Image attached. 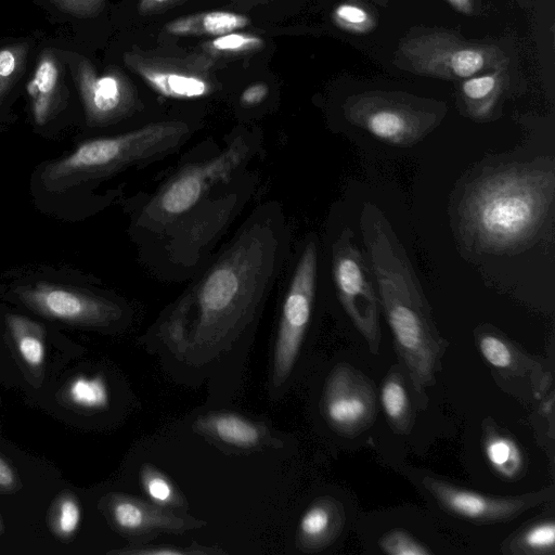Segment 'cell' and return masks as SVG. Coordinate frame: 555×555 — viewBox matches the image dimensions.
Instances as JSON below:
<instances>
[{
  "label": "cell",
  "mask_w": 555,
  "mask_h": 555,
  "mask_svg": "<svg viewBox=\"0 0 555 555\" xmlns=\"http://www.w3.org/2000/svg\"><path fill=\"white\" fill-rule=\"evenodd\" d=\"M248 16L231 11H208L168 22L165 30L180 37H218L248 26Z\"/></svg>",
  "instance_id": "44dd1931"
},
{
  "label": "cell",
  "mask_w": 555,
  "mask_h": 555,
  "mask_svg": "<svg viewBox=\"0 0 555 555\" xmlns=\"http://www.w3.org/2000/svg\"><path fill=\"white\" fill-rule=\"evenodd\" d=\"M456 11L472 15L474 11L473 0H447Z\"/></svg>",
  "instance_id": "74e56055"
},
{
  "label": "cell",
  "mask_w": 555,
  "mask_h": 555,
  "mask_svg": "<svg viewBox=\"0 0 555 555\" xmlns=\"http://www.w3.org/2000/svg\"><path fill=\"white\" fill-rule=\"evenodd\" d=\"M422 488L446 512L475 524L512 520L528 509L553 500L552 487L520 495L496 496L473 491L425 474Z\"/></svg>",
  "instance_id": "8fae6325"
},
{
  "label": "cell",
  "mask_w": 555,
  "mask_h": 555,
  "mask_svg": "<svg viewBox=\"0 0 555 555\" xmlns=\"http://www.w3.org/2000/svg\"><path fill=\"white\" fill-rule=\"evenodd\" d=\"M16 293L33 310L70 323L106 325L121 314L111 300L47 283L18 287Z\"/></svg>",
  "instance_id": "9a60e30c"
},
{
  "label": "cell",
  "mask_w": 555,
  "mask_h": 555,
  "mask_svg": "<svg viewBox=\"0 0 555 555\" xmlns=\"http://www.w3.org/2000/svg\"><path fill=\"white\" fill-rule=\"evenodd\" d=\"M264 46V40L255 34L232 31L204 42V53L211 57L236 56L253 53Z\"/></svg>",
  "instance_id": "484cf974"
},
{
  "label": "cell",
  "mask_w": 555,
  "mask_h": 555,
  "mask_svg": "<svg viewBox=\"0 0 555 555\" xmlns=\"http://www.w3.org/2000/svg\"><path fill=\"white\" fill-rule=\"evenodd\" d=\"M553 199V169L509 166L469 188L461 205V227L482 251L519 250L544 227Z\"/></svg>",
  "instance_id": "3957f363"
},
{
  "label": "cell",
  "mask_w": 555,
  "mask_h": 555,
  "mask_svg": "<svg viewBox=\"0 0 555 555\" xmlns=\"http://www.w3.org/2000/svg\"><path fill=\"white\" fill-rule=\"evenodd\" d=\"M14 483V473L10 465L0 456V487L9 488Z\"/></svg>",
  "instance_id": "d590c367"
},
{
  "label": "cell",
  "mask_w": 555,
  "mask_h": 555,
  "mask_svg": "<svg viewBox=\"0 0 555 555\" xmlns=\"http://www.w3.org/2000/svg\"><path fill=\"white\" fill-rule=\"evenodd\" d=\"M318 246L305 245L283 299L273 356V383L281 385L293 370L308 328L317 289Z\"/></svg>",
  "instance_id": "9c48e42d"
},
{
  "label": "cell",
  "mask_w": 555,
  "mask_h": 555,
  "mask_svg": "<svg viewBox=\"0 0 555 555\" xmlns=\"http://www.w3.org/2000/svg\"><path fill=\"white\" fill-rule=\"evenodd\" d=\"M379 401L393 431L409 434L414 424V415L400 364L393 365L385 376L379 389Z\"/></svg>",
  "instance_id": "7402d4cb"
},
{
  "label": "cell",
  "mask_w": 555,
  "mask_h": 555,
  "mask_svg": "<svg viewBox=\"0 0 555 555\" xmlns=\"http://www.w3.org/2000/svg\"><path fill=\"white\" fill-rule=\"evenodd\" d=\"M130 553H133V554H159V555H166V554H169V555H172V554H188L190 553L189 551H185V550H180V548H176V547H156V548H143V550H134V551H131Z\"/></svg>",
  "instance_id": "8d00e7d4"
},
{
  "label": "cell",
  "mask_w": 555,
  "mask_h": 555,
  "mask_svg": "<svg viewBox=\"0 0 555 555\" xmlns=\"http://www.w3.org/2000/svg\"><path fill=\"white\" fill-rule=\"evenodd\" d=\"M287 231L278 205L245 220L231 243L169 310L162 330L182 348L216 346L258 313L282 268Z\"/></svg>",
  "instance_id": "6da1fadb"
},
{
  "label": "cell",
  "mask_w": 555,
  "mask_h": 555,
  "mask_svg": "<svg viewBox=\"0 0 555 555\" xmlns=\"http://www.w3.org/2000/svg\"><path fill=\"white\" fill-rule=\"evenodd\" d=\"M353 237L351 229L346 228L333 244V280L345 312L371 353L377 354L382 339L378 295L367 258Z\"/></svg>",
  "instance_id": "ba28073f"
},
{
  "label": "cell",
  "mask_w": 555,
  "mask_h": 555,
  "mask_svg": "<svg viewBox=\"0 0 555 555\" xmlns=\"http://www.w3.org/2000/svg\"><path fill=\"white\" fill-rule=\"evenodd\" d=\"M507 79L506 66L464 79L461 85V94L469 117L476 120L492 117L506 88Z\"/></svg>",
  "instance_id": "ffe728a7"
},
{
  "label": "cell",
  "mask_w": 555,
  "mask_h": 555,
  "mask_svg": "<svg viewBox=\"0 0 555 555\" xmlns=\"http://www.w3.org/2000/svg\"><path fill=\"white\" fill-rule=\"evenodd\" d=\"M255 146V139L237 135L219 154L177 171L145 203L139 227L160 232L191 214L212 189L233 178L251 157Z\"/></svg>",
  "instance_id": "5b68a950"
},
{
  "label": "cell",
  "mask_w": 555,
  "mask_h": 555,
  "mask_svg": "<svg viewBox=\"0 0 555 555\" xmlns=\"http://www.w3.org/2000/svg\"><path fill=\"white\" fill-rule=\"evenodd\" d=\"M199 426L219 440L241 448L255 447L262 438L256 424L233 413L210 414L201 420Z\"/></svg>",
  "instance_id": "cb8c5ba5"
},
{
  "label": "cell",
  "mask_w": 555,
  "mask_h": 555,
  "mask_svg": "<svg viewBox=\"0 0 555 555\" xmlns=\"http://www.w3.org/2000/svg\"><path fill=\"white\" fill-rule=\"evenodd\" d=\"M29 53L27 42L0 48V103L21 77Z\"/></svg>",
  "instance_id": "83f0119b"
},
{
  "label": "cell",
  "mask_w": 555,
  "mask_h": 555,
  "mask_svg": "<svg viewBox=\"0 0 555 555\" xmlns=\"http://www.w3.org/2000/svg\"><path fill=\"white\" fill-rule=\"evenodd\" d=\"M61 10L75 16L96 15L104 7L105 0H51Z\"/></svg>",
  "instance_id": "d6a6232c"
},
{
  "label": "cell",
  "mask_w": 555,
  "mask_h": 555,
  "mask_svg": "<svg viewBox=\"0 0 555 555\" xmlns=\"http://www.w3.org/2000/svg\"><path fill=\"white\" fill-rule=\"evenodd\" d=\"M360 229L379 307L391 330L395 347L417 406L428 403L448 343L434 322L429 306L401 243L383 211L363 206Z\"/></svg>",
  "instance_id": "7a4b0ae2"
},
{
  "label": "cell",
  "mask_w": 555,
  "mask_h": 555,
  "mask_svg": "<svg viewBox=\"0 0 555 555\" xmlns=\"http://www.w3.org/2000/svg\"><path fill=\"white\" fill-rule=\"evenodd\" d=\"M214 57L206 53L164 55L128 51L124 62L158 94L177 100H194L215 91Z\"/></svg>",
  "instance_id": "30bf717a"
},
{
  "label": "cell",
  "mask_w": 555,
  "mask_h": 555,
  "mask_svg": "<svg viewBox=\"0 0 555 555\" xmlns=\"http://www.w3.org/2000/svg\"><path fill=\"white\" fill-rule=\"evenodd\" d=\"M335 25L352 34H367L376 27V17L362 3L348 0L339 3L333 11Z\"/></svg>",
  "instance_id": "f1b7e54d"
},
{
  "label": "cell",
  "mask_w": 555,
  "mask_h": 555,
  "mask_svg": "<svg viewBox=\"0 0 555 555\" xmlns=\"http://www.w3.org/2000/svg\"><path fill=\"white\" fill-rule=\"evenodd\" d=\"M322 412L338 434L353 437L371 427L377 414L372 380L348 363L336 365L326 378Z\"/></svg>",
  "instance_id": "7c38bea8"
},
{
  "label": "cell",
  "mask_w": 555,
  "mask_h": 555,
  "mask_svg": "<svg viewBox=\"0 0 555 555\" xmlns=\"http://www.w3.org/2000/svg\"><path fill=\"white\" fill-rule=\"evenodd\" d=\"M344 114L350 124L382 142L410 146L440 124L444 107L410 94L370 91L350 96Z\"/></svg>",
  "instance_id": "8992f818"
},
{
  "label": "cell",
  "mask_w": 555,
  "mask_h": 555,
  "mask_svg": "<svg viewBox=\"0 0 555 555\" xmlns=\"http://www.w3.org/2000/svg\"><path fill=\"white\" fill-rule=\"evenodd\" d=\"M405 67L417 74L460 80L507 66L504 52L491 43L467 41L453 33L433 30L404 38L398 50Z\"/></svg>",
  "instance_id": "52a82bcc"
},
{
  "label": "cell",
  "mask_w": 555,
  "mask_h": 555,
  "mask_svg": "<svg viewBox=\"0 0 555 555\" xmlns=\"http://www.w3.org/2000/svg\"><path fill=\"white\" fill-rule=\"evenodd\" d=\"M116 526L130 533L142 534L154 530L180 532L185 530L183 519L138 499L119 496L111 507Z\"/></svg>",
  "instance_id": "d6986e66"
},
{
  "label": "cell",
  "mask_w": 555,
  "mask_h": 555,
  "mask_svg": "<svg viewBox=\"0 0 555 555\" xmlns=\"http://www.w3.org/2000/svg\"><path fill=\"white\" fill-rule=\"evenodd\" d=\"M190 132V126L184 121L164 120L116 135L92 139L68 156L48 164L41 181L50 191H64L168 153L186 140Z\"/></svg>",
  "instance_id": "277c9868"
},
{
  "label": "cell",
  "mask_w": 555,
  "mask_h": 555,
  "mask_svg": "<svg viewBox=\"0 0 555 555\" xmlns=\"http://www.w3.org/2000/svg\"><path fill=\"white\" fill-rule=\"evenodd\" d=\"M2 532V522L0 520V533Z\"/></svg>",
  "instance_id": "60d3db41"
},
{
  "label": "cell",
  "mask_w": 555,
  "mask_h": 555,
  "mask_svg": "<svg viewBox=\"0 0 555 555\" xmlns=\"http://www.w3.org/2000/svg\"><path fill=\"white\" fill-rule=\"evenodd\" d=\"M63 89L62 63L52 50H43L27 85L33 118L38 126L47 124L60 109Z\"/></svg>",
  "instance_id": "2e32d148"
},
{
  "label": "cell",
  "mask_w": 555,
  "mask_h": 555,
  "mask_svg": "<svg viewBox=\"0 0 555 555\" xmlns=\"http://www.w3.org/2000/svg\"><path fill=\"white\" fill-rule=\"evenodd\" d=\"M74 79L91 126H107L131 115L139 103L130 79L116 67L99 73L83 56L75 61Z\"/></svg>",
  "instance_id": "5bb4252c"
},
{
  "label": "cell",
  "mask_w": 555,
  "mask_h": 555,
  "mask_svg": "<svg viewBox=\"0 0 555 555\" xmlns=\"http://www.w3.org/2000/svg\"><path fill=\"white\" fill-rule=\"evenodd\" d=\"M476 346L496 384L522 398L538 397L548 386L543 364L490 325L474 331Z\"/></svg>",
  "instance_id": "4fadbf2b"
},
{
  "label": "cell",
  "mask_w": 555,
  "mask_h": 555,
  "mask_svg": "<svg viewBox=\"0 0 555 555\" xmlns=\"http://www.w3.org/2000/svg\"><path fill=\"white\" fill-rule=\"evenodd\" d=\"M80 507L72 498L63 499L57 508L56 529L62 535L73 534L80 522Z\"/></svg>",
  "instance_id": "1f68e13d"
},
{
  "label": "cell",
  "mask_w": 555,
  "mask_h": 555,
  "mask_svg": "<svg viewBox=\"0 0 555 555\" xmlns=\"http://www.w3.org/2000/svg\"><path fill=\"white\" fill-rule=\"evenodd\" d=\"M8 325L23 360L30 366H38L44 360L42 327L22 315H8Z\"/></svg>",
  "instance_id": "d4e9b609"
},
{
  "label": "cell",
  "mask_w": 555,
  "mask_h": 555,
  "mask_svg": "<svg viewBox=\"0 0 555 555\" xmlns=\"http://www.w3.org/2000/svg\"><path fill=\"white\" fill-rule=\"evenodd\" d=\"M235 5L254 7L271 0H230Z\"/></svg>",
  "instance_id": "f35d334b"
},
{
  "label": "cell",
  "mask_w": 555,
  "mask_h": 555,
  "mask_svg": "<svg viewBox=\"0 0 555 555\" xmlns=\"http://www.w3.org/2000/svg\"><path fill=\"white\" fill-rule=\"evenodd\" d=\"M501 551L511 555H554V518L542 517L519 528L505 540Z\"/></svg>",
  "instance_id": "603a6c76"
},
{
  "label": "cell",
  "mask_w": 555,
  "mask_h": 555,
  "mask_svg": "<svg viewBox=\"0 0 555 555\" xmlns=\"http://www.w3.org/2000/svg\"><path fill=\"white\" fill-rule=\"evenodd\" d=\"M374 1H376L377 3L383 4V5H385L387 2V0H374Z\"/></svg>",
  "instance_id": "ab89813d"
},
{
  "label": "cell",
  "mask_w": 555,
  "mask_h": 555,
  "mask_svg": "<svg viewBox=\"0 0 555 555\" xmlns=\"http://www.w3.org/2000/svg\"><path fill=\"white\" fill-rule=\"evenodd\" d=\"M481 446L486 460L501 479L516 481L527 470L526 457L517 440L488 417L483 421Z\"/></svg>",
  "instance_id": "ac0fdd59"
},
{
  "label": "cell",
  "mask_w": 555,
  "mask_h": 555,
  "mask_svg": "<svg viewBox=\"0 0 555 555\" xmlns=\"http://www.w3.org/2000/svg\"><path fill=\"white\" fill-rule=\"evenodd\" d=\"M141 483L150 500L160 507L178 506L180 496L172 482L150 465L142 466Z\"/></svg>",
  "instance_id": "f546056e"
},
{
  "label": "cell",
  "mask_w": 555,
  "mask_h": 555,
  "mask_svg": "<svg viewBox=\"0 0 555 555\" xmlns=\"http://www.w3.org/2000/svg\"><path fill=\"white\" fill-rule=\"evenodd\" d=\"M345 509L340 502L323 496L302 514L298 525L299 545L305 551H318L333 543L344 529Z\"/></svg>",
  "instance_id": "e0dca14e"
},
{
  "label": "cell",
  "mask_w": 555,
  "mask_h": 555,
  "mask_svg": "<svg viewBox=\"0 0 555 555\" xmlns=\"http://www.w3.org/2000/svg\"><path fill=\"white\" fill-rule=\"evenodd\" d=\"M67 397L74 404L85 409H102L108 404V388L102 376H78L72 380Z\"/></svg>",
  "instance_id": "4316f807"
},
{
  "label": "cell",
  "mask_w": 555,
  "mask_h": 555,
  "mask_svg": "<svg viewBox=\"0 0 555 555\" xmlns=\"http://www.w3.org/2000/svg\"><path fill=\"white\" fill-rule=\"evenodd\" d=\"M269 94V87L264 82H256L246 87L240 96V102L244 106H255L260 104Z\"/></svg>",
  "instance_id": "836d02e7"
},
{
  "label": "cell",
  "mask_w": 555,
  "mask_h": 555,
  "mask_svg": "<svg viewBox=\"0 0 555 555\" xmlns=\"http://www.w3.org/2000/svg\"><path fill=\"white\" fill-rule=\"evenodd\" d=\"M383 553L388 555H429L433 552L403 529L387 531L378 542Z\"/></svg>",
  "instance_id": "4dcf8cb0"
},
{
  "label": "cell",
  "mask_w": 555,
  "mask_h": 555,
  "mask_svg": "<svg viewBox=\"0 0 555 555\" xmlns=\"http://www.w3.org/2000/svg\"><path fill=\"white\" fill-rule=\"evenodd\" d=\"M189 0H139L138 9L142 15L156 14L167 11Z\"/></svg>",
  "instance_id": "e575fe53"
}]
</instances>
